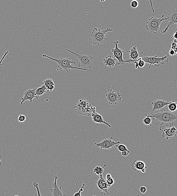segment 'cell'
I'll list each match as a JSON object with an SVG mask.
<instances>
[{
  "mask_svg": "<svg viewBox=\"0 0 177 196\" xmlns=\"http://www.w3.org/2000/svg\"><path fill=\"white\" fill-rule=\"evenodd\" d=\"M145 116L149 117L153 119H156L157 121L155 125L159 124L160 126H171L174 124V122H177V114L172 113L168 110L163 109L154 113H151L145 114Z\"/></svg>",
  "mask_w": 177,
  "mask_h": 196,
  "instance_id": "obj_1",
  "label": "cell"
},
{
  "mask_svg": "<svg viewBox=\"0 0 177 196\" xmlns=\"http://www.w3.org/2000/svg\"><path fill=\"white\" fill-rule=\"evenodd\" d=\"M42 57L47 58L51 60L55 61L57 63V67L60 69L66 71V72H70L71 69H77V70L90 71V70L79 68L78 67L73 66L72 65V64L76 65V63L75 61L71 60V59L69 58H61L59 59H55L46 55H43Z\"/></svg>",
  "mask_w": 177,
  "mask_h": 196,
  "instance_id": "obj_2",
  "label": "cell"
},
{
  "mask_svg": "<svg viewBox=\"0 0 177 196\" xmlns=\"http://www.w3.org/2000/svg\"><path fill=\"white\" fill-rule=\"evenodd\" d=\"M112 31V29L111 28L102 30L96 27L94 28L91 34L93 41V46L100 45L101 44H105L107 40V39L106 38L107 33Z\"/></svg>",
  "mask_w": 177,
  "mask_h": 196,
  "instance_id": "obj_3",
  "label": "cell"
},
{
  "mask_svg": "<svg viewBox=\"0 0 177 196\" xmlns=\"http://www.w3.org/2000/svg\"><path fill=\"white\" fill-rule=\"evenodd\" d=\"M67 51L75 56L79 63L78 67L79 68L89 70L92 68V61L94 57L83 53H79L67 49Z\"/></svg>",
  "mask_w": 177,
  "mask_h": 196,
  "instance_id": "obj_4",
  "label": "cell"
},
{
  "mask_svg": "<svg viewBox=\"0 0 177 196\" xmlns=\"http://www.w3.org/2000/svg\"><path fill=\"white\" fill-rule=\"evenodd\" d=\"M147 52L144 53L142 52L140 53L141 57L143 60L146 63H149L150 66L149 68H150L152 65H154L156 66H159L161 64H164L165 63L169 62V59L168 57L169 56H166L162 57H159L156 56L154 57H148L147 55Z\"/></svg>",
  "mask_w": 177,
  "mask_h": 196,
  "instance_id": "obj_5",
  "label": "cell"
},
{
  "mask_svg": "<svg viewBox=\"0 0 177 196\" xmlns=\"http://www.w3.org/2000/svg\"><path fill=\"white\" fill-rule=\"evenodd\" d=\"M169 17L164 18V15L160 18L152 17L146 22V29L147 30L150 31V33L156 34L159 30L162 22L165 21Z\"/></svg>",
  "mask_w": 177,
  "mask_h": 196,
  "instance_id": "obj_6",
  "label": "cell"
},
{
  "mask_svg": "<svg viewBox=\"0 0 177 196\" xmlns=\"http://www.w3.org/2000/svg\"><path fill=\"white\" fill-rule=\"evenodd\" d=\"M169 18L166 20L167 25L164 30L161 31L162 34L165 33L169 29L174 27L175 24L177 25V8L173 9L169 11ZM176 31H177V25Z\"/></svg>",
  "mask_w": 177,
  "mask_h": 196,
  "instance_id": "obj_7",
  "label": "cell"
},
{
  "mask_svg": "<svg viewBox=\"0 0 177 196\" xmlns=\"http://www.w3.org/2000/svg\"><path fill=\"white\" fill-rule=\"evenodd\" d=\"M106 100L111 105H115L122 99V96L120 93H115L112 89H109L105 95Z\"/></svg>",
  "mask_w": 177,
  "mask_h": 196,
  "instance_id": "obj_8",
  "label": "cell"
},
{
  "mask_svg": "<svg viewBox=\"0 0 177 196\" xmlns=\"http://www.w3.org/2000/svg\"><path fill=\"white\" fill-rule=\"evenodd\" d=\"M119 42V41L118 40L115 41L114 42L115 48L112 49V51L113 53V57L118 60V62L121 65H123L124 63H131L130 61L126 60L124 61L123 59V54L124 51L118 48V44Z\"/></svg>",
  "mask_w": 177,
  "mask_h": 196,
  "instance_id": "obj_9",
  "label": "cell"
},
{
  "mask_svg": "<svg viewBox=\"0 0 177 196\" xmlns=\"http://www.w3.org/2000/svg\"><path fill=\"white\" fill-rule=\"evenodd\" d=\"M159 130L162 132V137L167 140L173 139L177 134V130L175 127L166 128L164 126H160Z\"/></svg>",
  "mask_w": 177,
  "mask_h": 196,
  "instance_id": "obj_10",
  "label": "cell"
},
{
  "mask_svg": "<svg viewBox=\"0 0 177 196\" xmlns=\"http://www.w3.org/2000/svg\"><path fill=\"white\" fill-rule=\"evenodd\" d=\"M112 137L111 139H105L100 143H95L96 147H99L101 149H109L112 148L117 144H120V141L115 142L112 140Z\"/></svg>",
  "mask_w": 177,
  "mask_h": 196,
  "instance_id": "obj_11",
  "label": "cell"
},
{
  "mask_svg": "<svg viewBox=\"0 0 177 196\" xmlns=\"http://www.w3.org/2000/svg\"><path fill=\"white\" fill-rule=\"evenodd\" d=\"M36 89V88L28 89L23 93V95L24 96L23 98L21 99L22 101L20 103V105H22L26 101L29 100V103H31L33 102L34 98H35L37 99H38L35 94V91Z\"/></svg>",
  "mask_w": 177,
  "mask_h": 196,
  "instance_id": "obj_12",
  "label": "cell"
},
{
  "mask_svg": "<svg viewBox=\"0 0 177 196\" xmlns=\"http://www.w3.org/2000/svg\"><path fill=\"white\" fill-rule=\"evenodd\" d=\"M96 184L100 190L107 195L109 194V188H110L107 184L106 180L103 178L102 175H100L99 179L96 182Z\"/></svg>",
  "mask_w": 177,
  "mask_h": 196,
  "instance_id": "obj_13",
  "label": "cell"
},
{
  "mask_svg": "<svg viewBox=\"0 0 177 196\" xmlns=\"http://www.w3.org/2000/svg\"><path fill=\"white\" fill-rule=\"evenodd\" d=\"M132 169L133 171L138 170L141 171L142 173L146 172L147 168L146 164L144 162L140 160H135L132 163Z\"/></svg>",
  "mask_w": 177,
  "mask_h": 196,
  "instance_id": "obj_14",
  "label": "cell"
},
{
  "mask_svg": "<svg viewBox=\"0 0 177 196\" xmlns=\"http://www.w3.org/2000/svg\"><path fill=\"white\" fill-rule=\"evenodd\" d=\"M58 177L56 176L55 177V180L53 184V188L51 189V191L52 192V196H66V194L63 193L61 189V186H58L57 184V180Z\"/></svg>",
  "mask_w": 177,
  "mask_h": 196,
  "instance_id": "obj_15",
  "label": "cell"
},
{
  "mask_svg": "<svg viewBox=\"0 0 177 196\" xmlns=\"http://www.w3.org/2000/svg\"><path fill=\"white\" fill-rule=\"evenodd\" d=\"M170 102L165 101L162 100H156L152 102V104L153 106L152 111H159L163 109L164 107L165 106L168 105L170 103Z\"/></svg>",
  "mask_w": 177,
  "mask_h": 196,
  "instance_id": "obj_16",
  "label": "cell"
},
{
  "mask_svg": "<svg viewBox=\"0 0 177 196\" xmlns=\"http://www.w3.org/2000/svg\"><path fill=\"white\" fill-rule=\"evenodd\" d=\"M91 116L92 117V120L93 122L97 123L99 124H104L108 126L109 127L111 128V126L108 123L105 122L102 116L100 114L96 113V112L92 113L91 114Z\"/></svg>",
  "mask_w": 177,
  "mask_h": 196,
  "instance_id": "obj_17",
  "label": "cell"
},
{
  "mask_svg": "<svg viewBox=\"0 0 177 196\" xmlns=\"http://www.w3.org/2000/svg\"><path fill=\"white\" fill-rule=\"evenodd\" d=\"M104 62V64L106 66H108L109 68H112L117 65H121L118 62H116V59L113 58L111 56H106L105 58L102 59Z\"/></svg>",
  "mask_w": 177,
  "mask_h": 196,
  "instance_id": "obj_18",
  "label": "cell"
},
{
  "mask_svg": "<svg viewBox=\"0 0 177 196\" xmlns=\"http://www.w3.org/2000/svg\"><path fill=\"white\" fill-rule=\"evenodd\" d=\"M43 85L45 86L47 92H51L55 89V84L53 80L51 78H46L42 83Z\"/></svg>",
  "mask_w": 177,
  "mask_h": 196,
  "instance_id": "obj_19",
  "label": "cell"
},
{
  "mask_svg": "<svg viewBox=\"0 0 177 196\" xmlns=\"http://www.w3.org/2000/svg\"><path fill=\"white\" fill-rule=\"evenodd\" d=\"M126 61H130L131 63H135V68L138 69V70H139L140 68H143L146 64V63L143 60L141 57H139L138 59L135 61L132 60L130 59L127 60Z\"/></svg>",
  "mask_w": 177,
  "mask_h": 196,
  "instance_id": "obj_20",
  "label": "cell"
},
{
  "mask_svg": "<svg viewBox=\"0 0 177 196\" xmlns=\"http://www.w3.org/2000/svg\"><path fill=\"white\" fill-rule=\"evenodd\" d=\"M130 59L135 61L138 59L139 57L140 53L138 52L137 47L133 46L129 51Z\"/></svg>",
  "mask_w": 177,
  "mask_h": 196,
  "instance_id": "obj_21",
  "label": "cell"
},
{
  "mask_svg": "<svg viewBox=\"0 0 177 196\" xmlns=\"http://www.w3.org/2000/svg\"><path fill=\"white\" fill-rule=\"evenodd\" d=\"M46 92H47V89H46L45 86L43 85L41 87H37L35 91V94H36L37 98H38L39 97L42 96Z\"/></svg>",
  "mask_w": 177,
  "mask_h": 196,
  "instance_id": "obj_22",
  "label": "cell"
},
{
  "mask_svg": "<svg viewBox=\"0 0 177 196\" xmlns=\"http://www.w3.org/2000/svg\"><path fill=\"white\" fill-rule=\"evenodd\" d=\"M167 110L172 113H175L177 110V103L175 102L174 100L171 102L170 103L167 105Z\"/></svg>",
  "mask_w": 177,
  "mask_h": 196,
  "instance_id": "obj_23",
  "label": "cell"
},
{
  "mask_svg": "<svg viewBox=\"0 0 177 196\" xmlns=\"http://www.w3.org/2000/svg\"><path fill=\"white\" fill-rule=\"evenodd\" d=\"M106 182L110 187H111L113 184H114L115 181L111 173H107L106 176Z\"/></svg>",
  "mask_w": 177,
  "mask_h": 196,
  "instance_id": "obj_24",
  "label": "cell"
},
{
  "mask_svg": "<svg viewBox=\"0 0 177 196\" xmlns=\"http://www.w3.org/2000/svg\"><path fill=\"white\" fill-rule=\"evenodd\" d=\"M106 165L104 166V167H99V166H97L94 169V172L95 173V175H102V173L103 172L104 168L106 167Z\"/></svg>",
  "mask_w": 177,
  "mask_h": 196,
  "instance_id": "obj_25",
  "label": "cell"
},
{
  "mask_svg": "<svg viewBox=\"0 0 177 196\" xmlns=\"http://www.w3.org/2000/svg\"><path fill=\"white\" fill-rule=\"evenodd\" d=\"M115 146L117 147V149L120 152H123V151H127V152H130V151L128 150L127 147L124 145L119 144H117Z\"/></svg>",
  "mask_w": 177,
  "mask_h": 196,
  "instance_id": "obj_26",
  "label": "cell"
},
{
  "mask_svg": "<svg viewBox=\"0 0 177 196\" xmlns=\"http://www.w3.org/2000/svg\"><path fill=\"white\" fill-rule=\"evenodd\" d=\"M153 119L147 116L146 117L144 118L143 120V124L146 125H150V126H152V122Z\"/></svg>",
  "mask_w": 177,
  "mask_h": 196,
  "instance_id": "obj_27",
  "label": "cell"
},
{
  "mask_svg": "<svg viewBox=\"0 0 177 196\" xmlns=\"http://www.w3.org/2000/svg\"><path fill=\"white\" fill-rule=\"evenodd\" d=\"M33 185L34 187L36 188L37 193H38V196H41V195L40 190L39 187V184L38 183L35 181L33 182Z\"/></svg>",
  "mask_w": 177,
  "mask_h": 196,
  "instance_id": "obj_28",
  "label": "cell"
},
{
  "mask_svg": "<svg viewBox=\"0 0 177 196\" xmlns=\"http://www.w3.org/2000/svg\"><path fill=\"white\" fill-rule=\"evenodd\" d=\"M26 120V117L25 115L20 114L18 117V121L20 123L25 122Z\"/></svg>",
  "mask_w": 177,
  "mask_h": 196,
  "instance_id": "obj_29",
  "label": "cell"
},
{
  "mask_svg": "<svg viewBox=\"0 0 177 196\" xmlns=\"http://www.w3.org/2000/svg\"><path fill=\"white\" fill-rule=\"evenodd\" d=\"M85 186V184H83L82 185L79 191L77 192H76L74 194V196H81V192L83 191V188H84Z\"/></svg>",
  "mask_w": 177,
  "mask_h": 196,
  "instance_id": "obj_30",
  "label": "cell"
},
{
  "mask_svg": "<svg viewBox=\"0 0 177 196\" xmlns=\"http://www.w3.org/2000/svg\"><path fill=\"white\" fill-rule=\"evenodd\" d=\"M130 5L132 8H135L138 6L139 3L138 1H136V0H133L131 2Z\"/></svg>",
  "mask_w": 177,
  "mask_h": 196,
  "instance_id": "obj_31",
  "label": "cell"
},
{
  "mask_svg": "<svg viewBox=\"0 0 177 196\" xmlns=\"http://www.w3.org/2000/svg\"><path fill=\"white\" fill-rule=\"evenodd\" d=\"M140 192H141L142 193L145 194L147 192V188L145 186H142L140 187L139 188Z\"/></svg>",
  "mask_w": 177,
  "mask_h": 196,
  "instance_id": "obj_32",
  "label": "cell"
},
{
  "mask_svg": "<svg viewBox=\"0 0 177 196\" xmlns=\"http://www.w3.org/2000/svg\"><path fill=\"white\" fill-rule=\"evenodd\" d=\"M169 55L171 56H173L176 55V50H173L172 49H170L169 50Z\"/></svg>",
  "mask_w": 177,
  "mask_h": 196,
  "instance_id": "obj_33",
  "label": "cell"
},
{
  "mask_svg": "<svg viewBox=\"0 0 177 196\" xmlns=\"http://www.w3.org/2000/svg\"><path fill=\"white\" fill-rule=\"evenodd\" d=\"M8 53H9L8 51H7L6 52H5V53L4 54V55L2 57V59H1V60L0 61V65H1L3 61V60H4V59H5V57L7 55V54ZM0 74H1V73H0Z\"/></svg>",
  "mask_w": 177,
  "mask_h": 196,
  "instance_id": "obj_34",
  "label": "cell"
},
{
  "mask_svg": "<svg viewBox=\"0 0 177 196\" xmlns=\"http://www.w3.org/2000/svg\"><path fill=\"white\" fill-rule=\"evenodd\" d=\"M176 48L177 43L173 42L172 44H171V49L176 50Z\"/></svg>",
  "mask_w": 177,
  "mask_h": 196,
  "instance_id": "obj_35",
  "label": "cell"
},
{
  "mask_svg": "<svg viewBox=\"0 0 177 196\" xmlns=\"http://www.w3.org/2000/svg\"><path fill=\"white\" fill-rule=\"evenodd\" d=\"M130 152H127V151H123L122 152V156H128Z\"/></svg>",
  "mask_w": 177,
  "mask_h": 196,
  "instance_id": "obj_36",
  "label": "cell"
},
{
  "mask_svg": "<svg viewBox=\"0 0 177 196\" xmlns=\"http://www.w3.org/2000/svg\"><path fill=\"white\" fill-rule=\"evenodd\" d=\"M174 38V39L177 40V31H175L174 33L173 34L172 37H171V38Z\"/></svg>",
  "mask_w": 177,
  "mask_h": 196,
  "instance_id": "obj_37",
  "label": "cell"
},
{
  "mask_svg": "<svg viewBox=\"0 0 177 196\" xmlns=\"http://www.w3.org/2000/svg\"><path fill=\"white\" fill-rule=\"evenodd\" d=\"M1 157L0 156V165H1Z\"/></svg>",
  "mask_w": 177,
  "mask_h": 196,
  "instance_id": "obj_38",
  "label": "cell"
},
{
  "mask_svg": "<svg viewBox=\"0 0 177 196\" xmlns=\"http://www.w3.org/2000/svg\"><path fill=\"white\" fill-rule=\"evenodd\" d=\"M176 43H177V48H176V56H177V42Z\"/></svg>",
  "mask_w": 177,
  "mask_h": 196,
  "instance_id": "obj_39",
  "label": "cell"
},
{
  "mask_svg": "<svg viewBox=\"0 0 177 196\" xmlns=\"http://www.w3.org/2000/svg\"><path fill=\"white\" fill-rule=\"evenodd\" d=\"M14 196H19V195H14Z\"/></svg>",
  "mask_w": 177,
  "mask_h": 196,
  "instance_id": "obj_40",
  "label": "cell"
},
{
  "mask_svg": "<svg viewBox=\"0 0 177 196\" xmlns=\"http://www.w3.org/2000/svg\"><path fill=\"white\" fill-rule=\"evenodd\" d=\"M96 196V195H93V196Z\"/></svg>",
  "mask_w": 177,
  "mask_h": 196,
  "instance_id": "obj_41",
  "label": "cell"
}]
</instances>
